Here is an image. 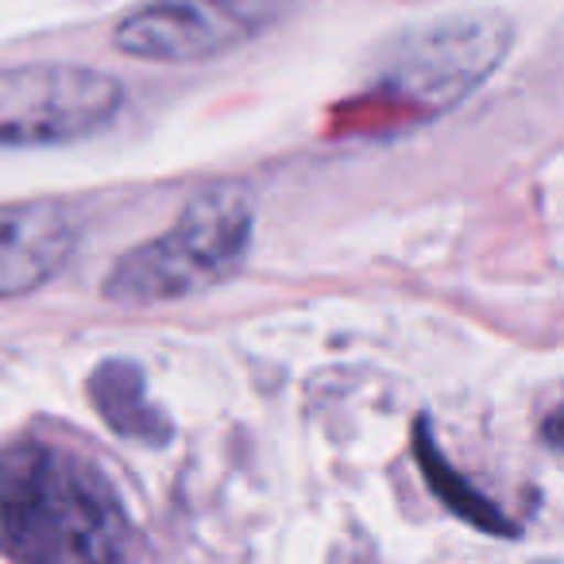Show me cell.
Returning <instances> with one entry per match:
<instances>
[{
	"mask_svg": "<svg viewBox=\"0 0 564 564\" xmlns=\"http://www.w3.org/2000/svg\"><path fill=\"white\" fill-rule=\"evenodd\" d=\"M0 545L20 564H128L132 525L94 464L20 441L0 456Z\"/></svg>",
	"mask_w": 564,
	"mask_h": 564,
	"instance_id": "6da1fadb",
	"label": "cell"
},
{
	"mask_svg": "<svg viewBox=\"0 0 564 564\" xmlns=\"http://www.w3.org/2000/svg\"><path fill=\"white\" fill-rule=\"evenodd\" d=\"M251 202L236 186L197 194L163 236L112 263L105 299L120 306H163L225 282L251 243Z\"/></svg>",
	"mask_w": 564,
	"mask_h": 564,
	"instance_id": "7a4b0ae2",
	"label": "cell"
},
{
	"mask_svg": "<svg viewBox=\"0 0 564 564\" xmlns=\"http://www.w3.org/2000/svg\"><path fill=\"white\" fill-rule=\"evenodd\" d=\"M124 86L94 66L32 63L0 70V148H51L105 132Z\"/></svg>",
	"mask_w": 564,
	"mask_h": 564,
	"instance_id": "3957f363",
	"label": "cell"
},
{
	"mask_svg": "<svg viewBox=\"0 0 564 564\" xmlns=\"http://www.w3.org/2000/svg\"><path fill=\"white\" fill-rule=\"evenodd\" d=\"M510 51V24L499 12H464L425 24L399 40L387 58L379 89L414 105L417 112H441L468 97Z\"/></svg>",
	"mask_w": 564,
	"mask_h": 564,
	"instance_id": "277c9868",
	"label": "cell"
},
{
	"mask_svg": "<svg viewBox=\"0 0 564 564\" xmlns=\"http://www.w3.org/2000/svg\"><path fill=\"white\" fill-rule=\"evenodd\" d=\"M279 0H148L117 24V47L143 63H205L256 40Z\"/></svg>",
	"mask_w": 564,
	"mask_h": 564,
	"instance_id": "5b68a950",
	"label": "cell"
},
{
	"mask_svg": "<svg viewBox=\"0 0 564 564\" xmlns=\"http://www.w3.org/2000/svg\"><path fill=\"white\" fill-rule=\"evenodd\" d=\"M78 248V220L55 202L0 205V302L51 282Z\"/></svg>",
	"mask_w": 564,
	"mask_h": 564,
	"instance_id": "8992f818",
	"label": "cell"
},
{
	"mask_svg": "<svg viewBox=\"0 0 564 564\" xmlns=\"http://www.w3.org/2000/svg\"><path fill=\"white\" fill-rule=\"evenodd\" d=\"M97 414L109 422L112 433L120 437L143 441V445H163L171 441V422L163 410L148 402V387L135 364H101L89 379Z\"/></svg>",
	"mask_w": 564,
	"mask_h": 564,
	"instance_id": "52a82bcc",
	"label": "cell"
},
{
	"mask_svg": "<svg viewBox=\"0 0 564 564\" xmlns=\"http://www.w3.org/2000/svg\"><path fill=\"white\" fill-rule=\"evenodd\" d=\"M414 456H417V464H422V476H425V484H430V491L437 495L456 518H464V522L484 533H495V538H518V525L445 460V453H441L437 441H433V430L425 417H417V425H414Z\"/></svg>",
	"mask_w": 564,
	"mask_h": 564,
	"instance_id": "ba28073f",
	"label": "cell"
},
{
	"mask_svg": "<svg viewBox=\"0 0 564 564\" xmlns=\"http://www.w3.org/2000/svg\"><path fill=\"white\" fill-rule=\"evenodd\" d=\"M541 437H545L556 453H564V399L545 414V422H541Z\"/></svg>",
	"mask_w": 564,
	"mask_h": 564,
	"instance_id": "9c48e42d",
	"label": "cell"
}]
</instances>
